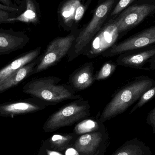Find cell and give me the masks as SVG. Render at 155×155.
Instances as JSON below:
<instances>
[{
  "instance_id": "4fadbf2b",
  "label": "cell",
  "mask_w": 155,
  "mask_h": 155,
  "mask_svg": "<svg viewBox=\"0 0 155 155\" xmlns=\"http://www.w3.org/2000/svg\"><path fill=\"white\" fill-rule=\"evenodd\" d=\"M95 81L94 67L92 62L83 64L75 70L69 78L70 84L76 91L86 89Z\"/></svg>"
},
{
  "instance_id": "8fae6325",
  "label": "cell",
  "mask_w": 155,
  "mask_h": 155,
  "mask_svg": "<svg viewBox=\"0 0 155 155\" xmlns=\"http://www.w3.org/2000/svg\"><path fill=\"white\" fill-rule=\"evenodd\" d=\"M107 128L78 136L73 147L85 155L94 154L102 147L109 143Z\"/></svg>"
},
{
  "instance_id": "f546056e",
  "label": "cell",
  "mask_w": 155,
  "mask_h": 155,
  "mask_svg": "<svg viewBox=\"0 0 155 155\" xmlns=\"http://www.w3.org/2000/svg\"><path fill=\"white\" fill-rule=\"evenodd\" d=\"M45 150L47 153V155H62L58 152L51 150V149L46 148V147H45Z\"/></svg>"
},
{
  "instance_id": "3957f363",
  "label": "cell",
  "mask_w": 155,
  "mask_h": 155,
  "mask_svg": "<svg viewBox=\"0 0 155 155\" xmlns=\"http://www.w3.org/2000/svg\"><path fill=\"white\" fill-rule=\"evenodd\" d=\"M90 115L88 102L82 99L64 106L52 114L44 124L45 132H53L65 127L70 126L85 119Z\"/></svg>"
},
{
  "instance_id": "30bf717a",
  "label": "cell",
  "mask_w": 155,
  "mask_h": 155,
  "mask_svg": "<svg viewBox=\"0 0 155 155\" xmlns=\"http://www.w3.org/2000/svg\"><path fill=\"white\" fill-rule=\"evenodd\" d=\"M117 64L124 67L147 71L145 65L155 57V46H147L119 54Z\"/></svg>"
},
{
  "instance_id": "2e32d148",
  "label": "cell",
  "mask_w": 155,
  "mask_h": 155,
  "mask_svg": "<svg viewBox=\"0 0 155 155\" xmlns=\"http://www.w3.org/2000/svg\"><path fill=\"white\" fill-rule=\"evenodd\" d=\"M78 136L74 133L65 134H55L45 141V147L56 152H63L72 147Z\"/></svg>"
},
{
  "instance_id": "f1b7e54d",
  "label": "cell",
  "mask_w": 155,
  "mask_h": 155,
  "mask_svg": "<svg viewBox=\"0 0 155 155\" xmlns=\"http://www.w3.org/2000/svg\"><path fill=\"white\" fill-rule=\"evenodd\" d=\"M109 143L106 144L104 145V146L102 147L100 149H99L96 153H95L94 154L90 155H104L106 152L107 149V147L109 145Z\"/></svg>"
},
{
  "instance_id": "277c9868",
  "label": "cell",
  "mask_w": 155,
  "mask_h": 155,
  "mask_svg": "<svg viewBox=\"0 0 155 155\" xmlns=\"http://www.w3.org/2000/svg\"><path fill=\"white\" fill-rule=\"evenodd\" d=\"M115 2V0H106L97 6L92 20L78 34L74 42L68 53V62L71 61L82 54L91 40L101 30Z\"/></svg>"
},
{
  "instance_id": "7402d4cb",
  "label": "cell",
  "mask_w": 155,
  "mask_h": 155,
  "mask_svg": "<svg viewBox=\"0 0 155 155\" xmlns=\"http://www.w3.org/2000/svg\"><path fill=\"white\" fill-rule=\"evenodd\" d=\"M155 96V85L143 93L140 99L138 100L137 104L134 106L130 111V114H132L138 108L143 107Z\"/></svg>"
},
{
  "instance_id": "e0dca14e",
  "label": "cell",
  "mask_w": 155,
  "mask_h": 155,
  "mask_svg": "<svg viewBox=\"0 0 155 155\" xmlns=\"http://www.w3.org/2000/svg\"><path fill=\"white\" fill-rule=\"evenodd\" d=\"M24 5V11L16 17L9 18L10 23L21 22L26 24H36L39 19V12L35 0H21Z\"/></svg>"
},
{
  "instance_id": "7c38bea8",
  "label": "cell",
  "mask_w": 155,
  "mask_h": 155,
  "mask_svg": "<svg viewBox=\"0 0 155 155\" xmlns=\"http://www.w3.org/2000/svg\"><path fill=\"white\" fill-rule=\"evenodd\" d=\"M30 38L23 32L12 28L0 29V55L9 54L23 49L29 42Z\"/></svg>"
},
{
  "instance_id": "9a60e30c",
  "label": "cell",
  "mask_w": 155,
  "mask_h": 155,
  "mask_svg": "<svg viewBox=\"0 0 155 155\" xmlns=\"http://www.w3.org/2000/svg\"><path fill=\"white\" fill-rule=\"evenodd\" d=\"M41 50V47H38L24 53L0 69V82L36 59L40 55Z\"/></svg>"
},
{
  "instance_id": "7a4b0ae2",
  "label": "cell",
  "mask_w": 155,
  "mask_h": 155,
  "mask_svg": "<svg viewBox=\"0 0 155 155\" xmlns=\"http://www.w3.org/2000/svg\"><path fill=\"white\" fill-rule=\"evenodd\" d=\"M61 80L54 76L35 78L26 83L22 91L51 105L70 99H82L80 95H76V91L71 85L59 84Z\"/></svg>"
},
{
  "instance_id": "4dcf8cb0",
  "label": "cell",
  "mask_w": 155,
  "mask_h": 155,
  "mask_svg": "<svg viewBox=\"0 0 155 155\" xmlns=\"http://www.w3.org/2000/svg\"><path fill=\"white\" fill-rule=\"evenodd\" d=\"M150 69L151 70H154L155 71V57L153 58L151 61L150 63Z\"/></svg>"
},
{
  "instance_id": "5bb4252c",
  "label": "cell",
  "mask_w": 155,
  "mask_h": 155,
  "mask_svg": "<svg viewBox=\"0 0 155 155\" xmlns=\"http://www.w3.org/2000/svg\"><path fill=\"white\" fill-rule=\"evenodd\" d=\"M42 55L0 82V94L15 87L31 75L41 61Z\"/></svg>"
},
{
  "instance_id": "ffe728a7",
  "label": "cell",
  "mask_w": 155,
  "mask_h": 155,
  "mask_svg": "<svg viewBox=\"0 0 155 155\" xmlns=\"http://www.w3.org/2000/svg\"><path fill=\"white\" fill-rule=\"evenodd\" d=\"M106 128L104 124L99 122V117H87L78 123L74 129L73 133L77 135L80 136L101 131Z\"/></svg>"
},
{
  "instance_id": "52a82bcc",
  "label": "cell",
  "mask_w": 155,
  "mask_h": 155,
  "mask_svg": "<svg viewBox=\"0 0 155 155\" xmlns=\"http://www.w3.org/2000/svg\"><path fill=\"white\" fill-rule=\"evenodd\" d=\"M155 43V25L115 44L102 55L104 57H113L128 51L150 46Z\"/></svg>"
},
{
  "instance_id": "8992f818",
  "label": "cell",
  "mask_w": 155,
  "mask_h": 155,
  "mask_svg": "<svg viewBox=\"0 0 155 155\" xmlns=\"http://www.w3.org/2000/svg\"><path fill=\"white\" fill-rule=\"evenodd\" d=\"M119 35L114 20L108 23L95 35L82 54L90 59L99 56L115 44Z\"/></svg>"
},
{
  "instance_id": "83f0119b",
  "label": "cell",
  "mask_w": 155,
  "mask_h": 155,
  "mask_svg": "<svg viewBox=\"0 0 155 155\" xmlns=\"http://www.w3.org/2000/svg\"><path fill=\"white\" fill-rule=\"evenodd\" d=\"M65 155H85L78 151L74 147H69L65 150Z\"/></svg>"
},
{
  "instance_id": "d6986e66",
  "label": "cell",
  "mask_w": 155,
  "mask_h": 155,
  "mask_svg": "<svg viewBox=\"0 0 155 155\" xmlns=\"http://www.w3.org/2000/svg\"><path fill=\"white\" fill-rule=\"evenodd\" d=\"M85 9L78 0H70L64 4L61 10V14L66 22L72 21L78 22L82 18Z\"/></svg>"
},
{
  "instance_id": "4316f807",
  "label": "cell",
  "mask_w": 155,
  "mask_h": 155,
  "mask_svg": "<svg viewBox=\"0 0 155 155\" xmlns=\"http://www.w3.org/2000/svg\"><path fill=\"white\" fill-rule=\"evenodd\" d=\"M0 8L5 10V11H9V12H13L18 13L20 14L24 11V9H16V8L6 6V5H4L2 4L1 3H0Z\"/></svg>"
},
{
  "instance_id": "d4e9b609",
  "label": "cell",
  "mask_w": 155,
  "mask_h": 155,
  "mask_svg": "<svg viewBox=\"0 0 155 155\" xmlns=\"http://www.w3.org/2000/svg\"><path fill=\"white\" fill-rule=\"evenodd\" d=\"M147 123L153 127L155 133V106L149 112L147 118Z\"/></svg>"
},
{
  "instance_id": "ba28073f",
  "label": "cell",
  "mask_w": 155,
  "mask_h": 155,
  "mask_svg": "<svg viewBox=\"0 0 155 155\" xmlns=\"http://www.w3.org/2000/svg\"><path fill=\"white\" fill-rule=\"evenodd\" d=\"M50 104L32 97L23 100L10 101L0 104V117H13L21 115L35 113L45 109Z\"/></svg>"
},
{
  "instance_id": "9c48e42d",
  "label": "cell",
  "mask_w": 155,
  "mask_h": 155,
  "mask_svg": "<svg viewBox=\"0 0 155 155\" xmlns=\"http://www.w3.org/2000/svg\"><path fill=\"white\" fill-rule=\"evenodd\" d=\"M155 9V5L142 4L133 5L126 9L114 20L119 34L138 25Z\"/></svg>"
},
{
  "instance_id": "ac0fdd59",
  "label": "cell",
  "mask_w": 155,
  "mask_h": 155,
  "mask_svg": "<svg viewBox=\"0 0 155 155\" xmlns=\"http://www.w3.org/2000/svg\"><path fill=\"white\" fill-rule=\"evenodd\" d=\"M151 151L136 138L126 142L111 155H150Z\"/></svg>"
},
{
  "instance_id": "cb8c5ba5",
  "label": "cell",
  "mask_w": 155,
  "mask_h": 155,
  "mask_svg": "<svg viewBox=\"0 0 155 155\" xmlns=\"http://www.w3.org/2000/svg\"><path fill=\"white\" fill-rule=\"evenodd\" d=\"M20 14L5 11L0 8V24H9L8 19L9 18L16 17Z\"/></svg>"
},
{
  "instance_id": "484cf974",
  "label": "cell",
  "mask_w": 155,
  "mask_h": 155,
  "mask_svg": "<svg viewBox=\"0 0 155 155\" xmlns=\"http://www.w3.org/2000/svg\"><path fill=\"white\" fill-rule=\"evenodd\" d=\"M0 2L2 4L9 7L16 8V9H24L23 3L21 1L20 5H17L15 3H13L11 0H0Z\"/></svg>"
},
{
  "instance_id": "5b68a950",
  "label": "cell",
  "mask_w": 155,
  "mask_h": 155,
  "mask_svg": "<svg viewBox=\"0 0 155 155\" xmlns=\"http://www.w3.org/2000/svg\"><path fill=\"white\" fill-rule=\"evenodd\" d=\"M78 35L70 34L53 40L42 54L41 61L35 66L32 74L43 71L60 62L69 53Z\"/></svg>"
},
{
  "instance_id": "44dd1931",
  "label": "cell",
  "mask_w": 155,
  "mask_h": 155,
  "mask_svg": "<svg viewBox=\"0 0 155 155\" xmlns=\"http://www.w3.org/2000/svg\"><path fill=\"white\" fill-rule=\"evenodd\" d=\"M117 64L113 63L107 62L103 65L100 71L95 75V80H104L114 73L117 68Z\"/></svg>"
},
{
  "instance_id": "1f68e13d",
  "label": "cell",
  "mask_w": 155,
  "mask_h": 155,
  "mask_svg": "<svg viewBox=\"0 0 155 155\" xmlns=\"http://www.w3.org/2000/svg\"><path fill=\"white\" fill-rule=\"evenodd\" d=\"M15 2L16 4H17V5H20V4H21V1H20V0H13Z\"/></svg>"
},
{
  "instance_id": "6da1fadb",
  "label": "cell",
  "mask_w": 155,
  "mask_h": 155,
  "mask_svg": "<svg viewBox=\"0 0 155 155\" xmlns=\"http://www.w3.org/2000/svg\"><path fill=\"white\" fill-rule=\"evenodd\" d=\"M155 85V80L146 76L136 77L114 94L99 116L101 124L126 111L144 93Z\"/></svg>"
},
{
  "instance_id": "603a6c76",
  "label": "cell",
  "mask_w": 155,
  "mask_h": 155,
  "mask_svg": "<svg viewBox=\"0 0 155 155\" xmlns=\"http://www.w3.org/2000/svg\"><path fill=\"white\" fill-rule=\"evenodd\" d=\"M135 0H120L111 13V16H115L121 12Z\"/></svg>"
}]
</instances>
